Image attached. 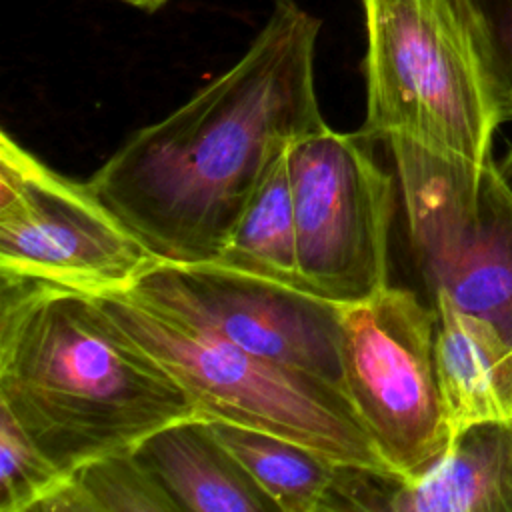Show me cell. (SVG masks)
<instances>
[{
    "mask_svg": "<svg viewBox=\"0 0 512 512\" xmlns=\"http://www.w3.org/2000/svg\"><path fill=\"white\" fill-rule=\"evenodd\" d=\"M322 22L274 0L248 50L92 174L98 198L158 256L212 262L290 146L326 128L316 94Z\"/></svg>",
    "mask_w": 512,
    "mask_h": 512,
    "instance_id": "obj_1",
    "label": "cell"
},
{
    "mask_svg": "<svg viewBox=\"0 0 512 512\" xmlns=\"http://www.w3.org/2000/svg\"><path fill=\"white\" fill-rule=\"evenodd\" d=\"M0 408L66 472L198 416L90 292L0 274Z\"/></svg>",
    "mask_w": 512,
    "mask_h": 512,
    "instance_id": "obj_2",
    "label": "cell"
},
{
    "mask_svg": "<svg viewBox=\"0 0 512 512\" xmlns=\"http://www.w3.org/2000/svg\"><path fill=\"white\" fill-rule=\"evenodd\" d=\"M370 140L484 162L512 120L470 0H362Z\"/></svg>",
    "mask_w": 512,
    "mask_h": 512,
    "instance_id": "obj_3",
    "label": "cell"
},
{
    "mask_svg": "<svg viewBox=\"0 0 512 512\" xmlns=\"http://www.w3.org/2000/svg\"><path fill=\"white\" fill-rule=\"evenodd\" d=\"M94 296L168 370L198 416L282 436L342 466L394 476L344 390L232 346L128 292Z\"/></svg>",
    "mask_w": 512,
    "mask_h": 512,
    "instance_id": "obj_4",
    "label": "cell"
},
{
    "mask_svg": "<svg viewBox=\"0 0 512 512\" xmlns=\"http://www.w3.org/2000/svg\"><path fill=\"white\" fill-rule=\"evenodd\" d=\"M386 142L430 296H446L512 340V184L500 164L440 154L400 136Z\"/></svg>",
    "mask_w": 512,
    "mask_h": 512,
    "instance_id": "obj_5",
    "label": "cell"
},
{
    "mask_svg": "<svg viewBox=\"0 0 512 512\" xmlns=\"http://www.w3.org/2000/svg\"><path fill=\"white\" fill-rule=\"evenodd\" d=\"M436 322L434 304L406 288L386 286L340 308L344 392L400 480L426 472L452 440L436 376Z\"/></svg>",
    "mask_w": 512,
    "mask_h": 512,
    "instance_id": "obj_6",
    "label": "cell"
},
{
    "mask_svg": "<svg viewBox=\"0 0 512 512\" xmlns=\"http://www.w3.org/2000/svg\"><path fill=\"white\" fill-rule=\"evenodd\" d=\"M370 142L326 126L288 150L300 276L306 292L336 304L368 300L388 286L394 180Z\"/></svg>",
    "mask_w": 512,
    "mask_h": 512,
    "instance_id": "obj_7",
    "label": "cell"
},
{
    "mask_svg": "<svg viewBox=\"0 0 512 512\" xmlns=\"http://www.w3.org/2000/svg\"><path fill=\"white\" fill-rule=\"evenodd\" d=\"M160 258L88 182L58 174L0 136V274L90 294L130 288Z\"/></svg>",
    "mask_w": 512,
    "mask_h": 512,
    "instance_id": "obj_8",
    "label": "cell"
},
{
    "mask_svg": "<svg viewBox=\"0 0 512 512\" xmlns=\"http://www.w3.org/2000/svg\"><path fill=\"white\" fill-rule=\"evenodd\" d=\"M122 292L250 354L344 390L342 304L214 262L158 260Z\"/></svg>",
    "mask_w": 512,
    "mask_h": 512,
    "instance_id": "obj_9",
    "label": "cell"
},
{
    "mask_svg": "<svg viewBox=\"0 0 512 512\" xmlns=\"http://www.w3.org/2000/svg\"><path fill=\"white\" fill-rule=\"evenodd\" d=\"M434 360L452 436L482 422L512 424V340L436 294Z\"/></svg>",
    "mask_w": 512,
    "mask_h": 512,
    "instance_id": "obj_10",
    "label": "cell"
},
{
    "mask_svg": "<svg viewBox=\"0 0 512 512\" xmlns=\"http://www.w3.org/2000/svg\"><path fill=\"white\" fill-rule=\"evenodd\" d=\"M392 512H512V424L482 422L454 434L414 480H396Z\"/></svg>",
    "mask_w": 512,
    "mask_h": 512,
    "instance_id": "obj_11",
    "label": "cell"
},
{
    "mask_svg": "<svg viewBox=\"0 0 512 512\" xmlns=\"http://www.w3.org/2000/svg\"><path fill=\"white\" fill-rule=\"evenodd\" d=\"M136 452L154 470L178 510L278 512L242 464L216 440L204 416L156 430Z\"/></svg>",
    "mask_w": 512,
    "mask_h": 512,
    "instance_id": "obj_12",
    "label": "cell"
},
{
    "mask_svg": "<svg viewBox=\"0 0 512 512\" xmlns=\"http://www.w3.org/2000/svg\"><path fill=\"white\" fill-rule=\"evenodd\" d=\"M216 440L242 464L278 512L336 510L340 466L276 434L206 418Z\"/></svg>",
    "mask_w": 512,
    "mask_h": 512,
    "instance_id": "obj_13",
    "label": "cell"
},
{
    "mask_svg": "<svg viewBox=\"0 0 512 512\" xmlns=\"http://www.w3.org/2000/svg\"><path fill=\"white\" fill-rule=\"evenodd\" d=\"M212 262L306 292L298 268L288 152L262 180Z\"/></svg>",
    "mask_w": 512,
    "mask_h": 512,
    "instance_id": "obj_14",
    "label": "cell"
},
{
    "mask_svg": "<svg viewBox=\"0 0 512 512\" xmlns=\"http://www.w3.org/2000/svg\"><path fill=\"white\" fill-rule=\"evenodd\" d=\"M34 512H178L164 484L136 450L76 468Z\"/></svg>",
    "mask_w": 512,
    "mask_h": 512,
    "instance_id": "obj_15",
    "label": "cell"
},
{
    "mask_svg": "<svg viewBox=\"0 0 512 512\" xmlns=\"http://www.w3.org/2000/svg\"><path fill=\"white\" fill-rule=\"evenodd\" d=\"M68 478L70 472L60 468L6 408H0V512H34Z\"/></svg>",
    "mask_w": 512,
    "mask_h": 512,
    "instance_id": "obj_16",
    "label": "cell"
},
{
    "mask_svg": "<svg viewBox=\"0 0 512 512\" xmlns=\"http://www.w3.org/2000/svg\"><path fill=\"white\" fill-rule=\"evenodd\" d=\"M512 118V0H470Z\"/></svg>",
    "mask_w": 512,
    "mask_h": 512,
    "instance_id": "obj_17",
    "label": "cell"
},
{
    "mask_svg": "<svg viewBox=\"0 0 512 512\" xmlns=\"http://www.w3.org/2000/svg\"><path fill=\"white\" fill-rule=\"evenodd\" d=\"M120 2H126L130 6H134V8L144 10V12H156L158 8L166 6L170 0H120Z\"/></svg>",
    "mask_w": 512,
    "mask_h": 512,
    "instance_id": "obj_18",
    "label": "cell"
},
{
    "mask_svg": "<svg viewBox=\"0 0 512 512\" xmlns=\"http://www.w3.org/2000/svg\"><path fill=\"white\" fill-rule=\"evenodd\" d=\"M500 168H502V172L506 174V178H508L510 184H512V146H510V150L506 152L504 160L500 162Z\"/></svg>",
    "mask_w": 512,
    "mask_h": 512,
    "instance_id": "obj_19",
    "label": "cell"
}]
</instances>
